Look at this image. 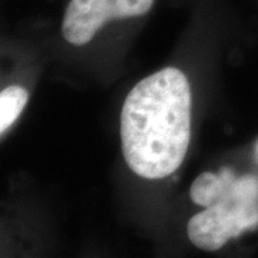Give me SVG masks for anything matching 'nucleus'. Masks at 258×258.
I'll list each match as a JSON object with an SVG mask.
<instances>
[{
  "label": "nucleus",
  "mask_w": 258,
  "mask_h": 258,
  "mask_svg": "<svg viewBox=\"0 0 258 258\" xmlns=\"http://www.w3.org/2000/svg\"><path fill=\"white\" fill-rule=\"evenodd\" d=\"M29 101V92L18 85L5 88L0 92V132L2 135L15 123Z\"/></svg>",
  "instance_id": "4"
},
{
  "label": "nucleus",
  "mask_w": 258,
  "mask_h": 258,
  "mask_svg": "<svg viewBox=\"0 0 258 258\" xmlns=\"http://www.w3.org/2000/svg\"><path fill=\"white\" fill-rule=\"evenodd\" d=\"M191 86L176 68H164L132 88L120 112L122 152L132 172L162 179L182 165L191 141Z\"/></svg>",
  "instance_id": "1"
},
{
  "label": "nucleus",
  "mask_w": 258,
  "mask_h": 258,
  "mask_svg": "<svg viewBox=\"0 0 258 258\" xmlns=\"http://www.w3.org/2000/svg\"><path fill=\"white\" fill-rule=\"evenodd\" d=\"M155 0H71L62 22V35L75 46L89 43L105 23L115 19L138 18Z\"/></svg>",
  "instance_id": "3"
},
{
  "label": "nucleus",
  "mask_w": 258,
  "mask_h": 258,
  "mask_svg": "<svg viewBox=\"0 0 258 258\" xmlns=\"http://www.w3.org/2000/svg\"><path fill=\"white\" fill-rule=\"evenodd\" d=\"M257 227V176H235L230 169L218 198L188 221L186 234L195 247L204 251H217L231 238Z\"/></svg>",
  "instance_id": "2"
}]
</instances>
